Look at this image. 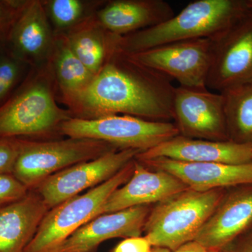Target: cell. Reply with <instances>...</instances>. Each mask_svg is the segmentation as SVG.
Returning <instances> with one entry per match:
<instances>
[{
  "mask_svg": "<svg viewBox=\"0 0 252 252\" xmlns=\"http://www.w3.org/2000/svg\"><path fill=\"white\" fill-rule=\"evenodd\" d=\"M170 81L118 51L87 87L65 104L72 117L79 119L128 115L170 122L175 89Z\"/></svg>",
  "mask_w": 252,
  "mask_h": 252,
  "instance_id": "obj_1",
  "label": "cell"
},
{
  "mask_svg": "<svg viewBox=\"0 0 252 252\" xmlns=\"http://www.w3.org/2000/svg\"><path fill=\"white\" fill-rule=\"evenodd\" d=\"M252 11L249 1L195 0L165 22L121 36L119 51L135 54L177 41L213 39Z\"/></svg>",
  "mask_w": 252,
  "mask_h": 252,
  "instance_id": "obj_2",
  "label": "cell"
},
{
  "mask_svg": "<svg viewBox=\"0 0 252 252\" xmlns=\"http://www.w3.org/2000/svg\"><path fill=\"white\" fill-rule=\"evenodd\" d=\"M51 69L28 74L0 107V138L33 140L60 133L61 125L72 117L56 103Z\"/></svg>",
  "mask_w": 252,
  "mask_h": 252,
  "instance_id": "obj_3",
  "label": "cell"
},
{
  "mask_svg": "<svg viewBox=\"0 0 252 252\" xmlns=\"http://www.w3.org/2000/svg\"><path fill=\"white\" fill-rule=\"evenodd\" d=\"M224 196L222 189L204 192L188 189L158 203L144 225V237L154 248L175 251L195 240Z\"/></svg>",
  "mask_w": 252,
  "mask_h": 252,
  "instance_id": "obj_4",
  "label": "cell"
},
{
  "mask_svg": "<svg viewBox=\"0 0 252 252\" xmlns=\"http://www.w3.org/2000/svg\"><path fill=\"white\" fill-rule=\"evenodd\" d=\"M134 160L102 185L50 209L24 252H57L73 233L97 217L114 190L130 180Z\"/></svg>",
  "mask_w": 252,
  "mask_h": 252,
  "instance_id": "obj_5",
  "label": "cell"
},
{
  "mask_svg": "<svg viewBox=\"0 0 252 252\" xmlns=\"http://www.w3.org/2000/svg\"><path fill=\"white\" fill-rule=\"evenodd\" d=\"M114 150V146L89 139H22L13 175L29 190L51 176L81 162L97 158Z\"/></svg>",
  "mask_w": 252,
  "mask_h": 252,
  "instance_id": "obj_6",
  "label": "cell"
},
{
  "mask_svg": "<svg viewBox=\"0 0 252 252\" xmlns=\"http://www.w3.org/2000/svg\"><path fill=\"white\" fill-rule=\"evenodd\" d=\"M61 135L71 138L101 141L118 149L147 152L180 135L175 124L128 115H110L93 119L72 117L63 123Z\"/></svg>",
  "mask_w": 252,
  "mask_h": 252,
  "instance_id": "obj_7",
  "label": "cell"
},
{
  "mask_svg": "<svg viewBox=\"0 0 252 252\" xmlns=\"http://www.w3.org/2000/svg\"><path fill=\"white\" fill-rule=\"evenodd\" d=\"M212 46L211 39H193L125 54L133 62L175 79L180 86L207 88Z\"/></svg>",
  "mask_w": 252,
  "mask_h": 252,
  "instance_id": "obj_8",
  "label": "cell"
},
{
  "mask_svg": "<svg viewBox=\"0 0 252 252\" xmlns=\"http://www.w3.org/2000/svg\"><path fill=\"white\" fill-rule=\"evenodd\" d=\"M141 153L135 149H119L97 158L81 162L51 176L34 190L49 209L85 190L102 185Z\"/></svg>",
  "mask_w": 252,
  "mask_h": 252,
  "instance_id": "obj_9",
  "label": "cell"
},
{
  "mask_svg": "<svg viewBox=\"0 0 252 252\" xmlns=\"http://www.w3.org/2000/svg\"><path fill=\"white\" fill-rule=\"evenodd\" d=\"M212 41L207 89L223 93L252 83V11Z\"/></svg>",
  "mask_w": 252,
  "mask_h": 252,
  "instance_id": "obj_10",
  "label": "cell"
},
{
  "mask_svg": "<svg viewBox=\"0 0 252 252\" xmlns=\"http://www.w3.org/2000/svg\"><path fill=\"white\" fill-rule=\"evenodd\" d=\"M173 119L180 135L189 138L228 141L223 94L207 88L175 87Z\"/></svg>",
  "mask_w": 252,
  "mask_h": 252,
  "instance_id": "obj_11",
  "label": "cell"
},
{
  "mask_svg": "<svg viewBox=\"0 0 252 252\" xmlns=\"http://www.w3.org/2000/svg\"><path fill=\"white\" fill-rule=\"evenodd\" d=\"M188 189L175 176L162 170L153 171L135 158L130 180L111 194L97 216L131 207L160 203Z\"/></svg>",
  "mask_w": 252,
  "mask_h": 252,
  "instance_id": "obj_12",
  "label": "cell"
},
{
  "mask_svg": "<svg viewBox=\"0 0 252 252\" xmlns=\"http://www.w3.org/2000/svg\"><path fill=\"white\" fill-rule=\"evenodd\" d=\"M167 158L186 162L245 164L252 162V146L233 141L189 138L180 135L136 156L137 161Z\"/></svg>",
  "mask_w": 252,
  "mask_h": 252,
  "instance_id": "obj_13",
  "label": "cell"
},
{
  "mask_svg": "<svg viewBox=\"0 0 252 252\" xmlns=\"http://www.w3.org/2000/svg\"><path fill=\"white\" fill-rule=\"evenodd\" d=\"M138 162L149 168L171 174L195 191L252 185V162L245 164L186 162L162 158Z\"/></svg>",
  "mask_w": 252,
  "mask_h": 252,
  "instance_id": "obj_14",
  "label": "cell"
},
{
  "mask_svg": "<svg viewBox=\"0 0 252 252\" xmlns=\"http://www.w3.org/2000/svg\"><path fill=\"white\" fill-rule=\"evenodd\" d=\"M150 212L144 205L99 215L73 233L57 252H95L106 240L141 236Z\"/></svg>",
  "mask_w": 252,
  "mask_h": 252,
  "instance_id": "obj_15",
  "label": "cell"
},
{
  "mask_svg": "<svg viewBox=\"0 0 252 252\" xmlns=\"http://www.w3.org/2000/svg\"><path fill=\"white\" fill-rule=\"evenodd\" d=\"M252 225V185L223 197L195 237V241L220 252Z\"/></svg>",
  "mask_w": 252,
  "mask_h": 252,
  "instance_id": "obj_16",
  "label": "cell"
},
{
  "mask_svg": "<svg viewBox=\"0 0 252 252\" xmlns=\"http://www.w3.org/2000/svg\"><path fill=\"white\" fill-rule=\"evenodd\" d=\"M56 33L51 28L42 1H26L15 23L6 48L30 66L50 61Z\"/></svg>",
  "mask_w": 252,
  "mask_h": 252,
  "instance_id": "obj_17",
  "label": "cell"
},
{
  "mask_svg": "<svg viewBox=\"0 0 252 252\" xmlns=\"http://www.w3.org/2000/svg\"><path fill=\"white\" fill-rule=\"evenodd\" d=\"M175 15L164 0H114L97 11L95 20L104 31L124 36L153 28Z\"/></svg>",
  "mask_w": 252,
  "mask_h": 252,
  "instance_id": "obj_18",
  "label": "cell"
},
{
  "mask_svg": "<svg viewBox=\"0 0 252 252\" xmlns=\"http://www.w3.org/2000/svg\"><path fill=\"white\" fill-rule=\"evenodd\" d=\"M49 210L35 190L0 207V252H24Z\"/></svg>",
  "mask_w": 252,
  "mask_h": 252,
  "instance_id": "obj_19",
  "label": "cell"
},
{
  "mask_svg": "<svg viewBox=\"0 0 252 252\" xmlns=\"http://www.w3.org/2000/svg\"><path fill=\"white\" fill-rule=\"evenodd\" d=\"M65 34L78 59L94 76L119 51L121 36L104 31L95 19L86 20Z\"/></svg>",
  "mask_w": 252,
  "mask_h": 252,
  "instance_id": "obj_20",
  "label": "cell"
},
{
  "mask_svg": "<svg viewBox=\"0 0 252 252\" xmlns=\"http://www.w3.org/2000/svg\"><path fill=\"white\" fill-rule=\"evenodd\" d=\"M50 61L53 75L64 103L87 87L94 77L71 49L64 33H56Z\"/></svg>",
  "mask_w": 252,
  "mask_h": 252,
  "instance_id": "obj_21",
  "label": "cell"
},
{
  "mask_svg": "<svg viewBox=\"0 0 252 252\" xmlns=\"http://www.w3.org/2000/svg\"><path fill=\"white\" fill-rule=\"evenodd\" d=\"M229 140L252 146V83L220 93Z\"/></svg>",
  "mask_w": 252,
  "mask_h": 252,
  "instance_id": "obj_22",
  "label": "cell"
},
{
  "mask_svg": "<svg viewBox=\"0 0 252 252\" xmlns=\"http://www.w3.org/2000/svg\"><path fill=\"white\" fill-rule=\"evenodd\" d=\"M50 23L62 33L77 27L86 20L89 3L80 0H49L42 1Z\"/></svg>",
  "mask_w": 252,
  "mask_h": 252,
  "instance_id": "obj_23",
  "label": "cell"
},
{
  "mask_svg": "<svg viewBox=\"0 0 252 252\" xmlns=\"http://www.w3.org/2000/svg\"><path fill=\"white\" fill-rule=\"evenodd\" d=\"M29 64L7 48L0 50V107L17 90L26 77Z\"/></svg>",
  "mask_w": 252,
  "mask_h": 252,
  "instance_id": "obj_24",
  "label": "cell"
},
{
  "mask_svg": "<svg viewBox=\"0 0 252 252\" xmlns=\"http://www.w3.org/2000/svg\"><path fill=\"white\" fill-rule=\"evenodd\" d=\"M26 1L0 0V50L6 47L11 31Z\"/></svg>",
  "mask_w": 252,
  "mask_h": 252,
  "instance_id": "obj_25",
  "label": "cell"
},
{
  "mask_svg": "<svg viewBox=\"0 0 252 252\" xmlns=\"http://www.w3.org/2000/svg\"><path fill=\"white\" fill-rule=\"evenodd\" d=\"M29 191L13 174H0V207L21 200Z\"/></svg>",
  "mask_w": 252,
  "mask_h": 252,
  "instance_id": "obj_26",
  "label": "cell"
},
{
  "mask_svg": "<svg viewBox=\"0 0 252 252\" xmlns=\"http://www.w3.org/2000/svg\"><path fill=\"white\" fill-rule=\"evenodd\" d=\"M22 138H0V174H13Z\"/></svg>",
  "mask_w": 252,
  "mask_h": 252,
  "instance_id": "obj_27",
  "label": "cell"
},
{
  "mask_svg": "<svg viewBox=\"0 0 252 252\" xmlns=\"http://www.w3.org/2000/svg\"><path fill=\"white\" fill-rule=\"evenodd\" d=\"M152 246L145 237L126 238L114 249L113 252H151Z\"/></svg>",
  "mask_w": 252,
  "mask_h": 252,
  "instance_id": "obj_28",
  "label": "cell"
},
{
  "mask_svg": "<svg viewBox=\"0 0 252 252\" xmlns=\"http://www.w3.org/2000/svg\"><path fill=\"white\" fill-rule=\"evenodd\" d=\"M220 252H252V230L244 233Z\"/></svg>",
  "mask_w": 252,
  "mask_h": 252,
  "instance_id": "obj_29",
  "label": "cell"
},
{
  "mask_svg": "<svg viewBox=\"0 0 252 252\" xmlns=\"http://www.w3.org/2000/svg\"><path fill=\"white\" fill-rule=\"evenodd\" d=\"M172 252H217L212 251L211 250H209L208 248H205L201 244L198 243L195 240L193 241L189 242V243H185V245H182L175 251Z\"/></svg>",
  "mask_w": 252,
  "mask_h": 252,
  "instance_id": "obj_30",
  "label": "cell"
},
{
  "mask_svg": "<svg viewBox=\"0 0 252 252\" xmlns=\"http://www.w3.org/2000/svg\"><path fill=\"white\" fill-rule=\"evenodd\" d=\"M172 252L170 250L167 249L162 248H152V252Z\"/></svg>",
  "mask_w": 252,
  "mask_h": 252,
  "instance_id": "obj_31",
  "label": "cell"
},
{
  "mask_svg": "<svg viewBox=\"0 0 252 252\" xmlns=\"http://www.w3.org/2000/svg\"><path fill=\"white\" fill-rule=\"evenodd\" d=\"M249 3H250V6H251L252 9V0H250V1H249Z\"/></svg>",
  "mask_w": 252,
  "mask_h": 252,
  "instance_id": "obj_32",
  "label": "cell"
}]
</instances>
